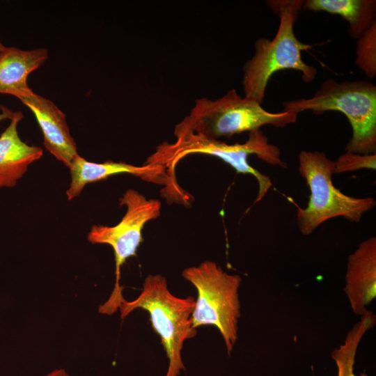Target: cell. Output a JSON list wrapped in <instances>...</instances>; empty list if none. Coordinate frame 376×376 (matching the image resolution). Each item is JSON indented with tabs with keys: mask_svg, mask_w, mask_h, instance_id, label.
<instances>
[{
	"mask_svg": "<svg viewBox=\"0 0 376 376\" xmlns=\"http://www.w3.org/2000/svg\"><path fill=\"white\" fill-rule=\"evenodd\" d=\"M0 107H1L0 122L6 119L11 120L15 111H13L11 109L3 105H0Z\"/></svg>",
	"mask_w": 376,
	"mask_h": 376,
	"instance_id": "ac0fdd59",
	"label": "cell"
},
{
	"mask_svg": "<svg viewBox=\"0 0 376 376\" xmlns=\"http://www.w3.org/2000/svg\"><path fill=\"white\" fill-rule=\"evenodd\" d=\"M23 118L15 111L9 125L0 135V189L13 187L33 162L42 156V149L23 141L17 125Z\"/></svg>",
	"mask_w": 376,
	"mask_h": 376,
	"instance_id": "7c38bea8",
	"label": "cell"
},
{
	"mask_svg": "<svg viewBox=\"0 0 376 376\" xmlns=\"http://www.w3.org/2000/svg\"><path fill=\"white\" fill-rule=\"evenodd\" d=\"M298 114L290 110L268 111L262 104L241 97L235 89H231L216 100L197 99L189 114L175 126V130L189 131L210 139L230 138L267 125L286 127L296 123Z\"/></svg>",
	"mask_w": 376,
	"mask_h": 376,
	"instance_id": "5b68a950",
	"label": "cell"
},
{
	"mask_svg": "<svg viewBox=\"0 0 376 376\" xmlns=\"http://www.w3.org/2000/svg\"><path fill=\"white\" fill-rule=\"evenodd\" d=\"M284 110L315 115L336 111L343 113L352 127L345 151L374 154L376 151V86L365 80H325L313 97L284 102Z\"/></svg>",
	"mask_w": 376,
	"mask_h": 376,
	"instance_id": "3957f363",
	"label": "cell"
},
{
	"mask_svg": "<svg viewBox=\"0 0 376 376\" xmlns=\"http://www.w3.org/2000/svg\"><path fill=\"white\" fill-rule=\"evenodd\" d=\"M267 5L279 17L277 32L272 40H257L253 55L243 66L244 97L260 104L269 80L275 72L297 70L307 83L313 81L318 74L315 67L303 61L301 51L307 45L301 42L294 32V25L302 10V1L269 0Z\"/></svg>",
	"mask_w": 376,
	"mask_h": 376,
	"instance_id": "6da1fadb",
	"label": "cell"
},
{
	"mask_svg": "<svg viewBox=\"0 0 376 376\" xmlns=\"http://www.w3.org/2000/svg\"><path fill=\"white\" fill-rule=\"evenodd\" d=\"M45 376H69L63 369H56Z\"/></svg>",
	"mask_w": 376,
	"mask_h": 376,
	"instance_id": "d6986e66",
	"label": "cell"
},
{
	"mask_svg": "<svg viewBox=\"0 0 376 376\" xmlns=\"http://www.w3.org/2000/svg\"><path fill=\"white\" fill-rule=\"evenodd\" d=\"M344 291L352 312L360 317L376 297V238L361 242L347 259Z\"/></svg>",
	"mask_w": 376,
	"mask_h": 376,
	"instance_id": "30bf717a",
	"label": "cell"
},
{
	"mask_svg": "<svg viewBox=\"0 0 376 376\" xmlns=\"http://www.w3.org/2000/svg\"><path fill=\"white\" fill-rule=\"evenodd\" d=\"M19 100L36 117L42 132L45 148L69 168L79 154L64 113L50 100L33 91Z\"/></svg>",
	"mask_w": 376,
	"mask_h": 376,
	"instance_id": "9c48e42d",
	"label": "cell"
},
{
	"mask_svg": "<svg viewBox=\"0 0 376 376\" xmlns=\"http://www.w3.org/2000/svg\"><path fill=\"white\" fill-rule=\"evenodd\" d=\"M355 64L373 79L376 76V22L357 39Z\"/></svg>",
	"mask_w": 376,
	"mask_h": 376,
	"instance_id": "2e32d148",
	"label": "cell"
},
{
	"mask_svg": "<svg viewBox=\"0 0 376 376\" xmlns=\"http://www.w3.org/2000/svg\"><path fill=\"white\" fill-rule=\"evenodd\" d=\"M302 10L337 15L348 23V33L359 38L376 22L375 0H305Z\"/></svg>",
	"mask_w": 376,
	"mask_h": 376,
	"instance_id": "5bb4252c",
	"label": "cell"
},
{
	"mask_svg": "<svg viewBox=\"0 0 376 376\" xmlns=\"http://www.w3.org/2000/svg\"><path fill=\"white\" fill-rule=\"evenodd\" d=\"M69 169L71 182L66 191L68 201L78 196L86 185L104 180L116 174L129 173L147 181L164 182V184L167 179H169L165 174L166 169L162 166L145 164L138 166L111 161L95 163L87 161L79 155L73 159Z\"/></svg>",
	"mask_w": 376,
	"mask_h": 376,
	"instance_id": "8fae6325",
	"label": "cell"
},
{
	"mask_svg": "<svg viewBox=\"0 0 376 376\" xmlns=\"http://www.w3.org/2000/svg\"><path fill=\"white\" fill-rule=\"evenodd\" d=\"M45 48L22 50L16 47H6L0 54V93L19 100L32 89L27 84L28 76L39 68L47 59Z\"/></svg>",
	"mask_w": 376,
	"mask_h": 376,
	"instance_id": "4fadbf2b",
	"label": "cell"
},
{
	"mask_svg": "<svg viewBox=\"0 0 376 376\" xmlns=\"http://www.w3.org/2000/svg\"><path fill=\"white\" fill-rule=\"evenodd\" d=\"M6 47L1 43V40H0V54L1 53V52Z\"/></svg>",
	"mask_w": 376,
	"mask_h": 376,
	"instance_id": "ffe728a7",
	"label": "cell"
},
{
	"mask_svg": "<svg viewBox=\"0 0 376 376\" xmlns=\"http://www.w3.org/2000/svg\"><path fill=\"white\" fill-rule=\"evenodd\" d=\"M298 170L310 190L306 207H298L297 211V226L304 235L336 217L359 222L375 206L372 197L350 196L334 186L332 175L335 173V162L324 152L302 150L299 154Z\"/></svg>",
	"mask_w": 376,
	"mask_h": 376,
	"instance_id": "8992f818",
	"label": "cell"
},
{
	"mask_svg": "<svg viewBox=\"0 0 376 376\" xmlns=\"http://www.w3.org/2000/svg\"><path fill=\"white\" fill-rule=\"evenodd\" d=\"M335 162V173L354 171L359 169H376V154H358L346 152Z\"/></svg>",
	"mask_w": 376,
	"mask_h": 376,
	"instance_id": "e0dca14e",
	"label": "cell"
},
{
	"mask_svg": "<svg viewBox=\"0 0 376 376\" xmlns=\"http://www.w3.org/2000/svg\"><path fill=\"white\" fill-rule=\"evenodd\" d=\"M375 322V314L368 310L347 332L343 343L333 350L331 358L337 367V376H368L365 373L357 375L354 367L359 343L366 333L374 327Z\"/></svg>",
	"mask_w": 376,
	"mask_h": 376,
	"instance_id": "9a60e30c",
	"label": "cell"
},
{
	"mask_svg": "<svg viewBox=\"0 0 376 376\" xmlns=\"http://www.w3.org/2000/svg\"><path fill=\"white\" fill-rule=\"evenodd\" d=\"M176 140L173 143L164 142L148 158L146 164L159 165L173 172L175 165L185 156L191 154H204L217 157L237 173L251 174L257 180L258 193L255 203L261 201L272 184L270 178L252 167L248 157L255 155L265 162L282 168L287 165L283 161L280 149L269 142L267 136L259 129L249 132L247 140L243 143L228 144L219 139H210L189 131L174 130Z\"/></svg>",
	"mask_w": 376,
	"mask_h": 376,
	"instance_id": "7a4b0ae2",
	"label": "cell"
},
{
	"mask_svg": "<svg viewBox=\"0 0 376 376\" xmlns=\"http://www.w3.org/2000/svg\"><path fill=\"white\" fill-rule=\"evenodd\" d=\"M182 276L197 291L191 317L192 327L196 329L203 325L216 327L223 338L228 354L230 355L237 339L240 318L239 288L242 278L228 274L210 260L185 269Z\"/></svg>",
	"mask_w": 376,
	"mask_h": 376,
	"instance_id": "52a82bcc",
	"label": "cell"
},
{
	"mask_svg": "<svg viewBox=\"0 0 376 376\" xmlns=\"http://www.w3.org/2000/svg\"><path fill=\"white\" fill-rule=\"evenodd\" d=\"M195 299L178 297L168 288L166 279L160 274L148 275L143 283L139 295L132 301H122L119 309L125 318L137 308L146 311L153 330L159 335L169 359L166 376H178L185 370L181 352L186 340L196 335L191 325V314Z\"/></svg>",
	"mask_w": 376,
	"mask_h": 376,
	"instance_id": "277c9868",
	"label": "cell"
},
{
	"mask_svg": "<svg viewBox=\"0 0 376 376\" xmlns=\"http://www.w3.org/2000/svg\"><path fill=\"white\" fill-rule=\"evenodd\" d=\"M120 205H125L126 212L120 221L113 226L95 225L87 239L92 244L110 245L114 252L116 282L109 299L99 308V312L111 315L124 299L120 285V268L126 260L134 256L143 241L142 230L145 224L160 215L161 203L153 198L147 199L134 189L127 190L119 199Z\"/></svg>",
	"mask_w": 376,
	"mask_h": 376,
	"instance_id": "ba28073f",
	"label": "cell"
}]
</instances>
